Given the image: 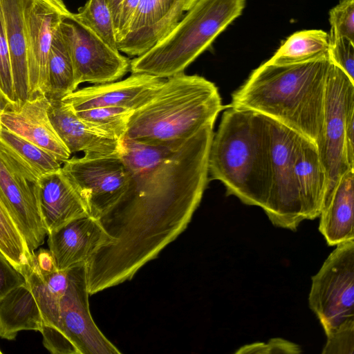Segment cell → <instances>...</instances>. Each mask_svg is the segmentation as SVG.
<instances>
[{
    "mask_svg": "<svg viewBox=\"0 0 354 354\" xmlns=\"http://www.w3.org/2000/svg\"><path fill=\"white\" fill-rule=\"evenodd\" d=\"M213 129L208 124L165 145L120 140L129 187L100 218L111 241L86 263L90 290L100 292L131 280L187 228L208 183Z\"/></svg>",
    "mask_w": 354,
    "mask_h": 354,
    "instance_id": "cell-1",
    "label": "cell"
},
{
    "mask_svg": "<svg viewBox=\"0 0 354 354\" xmlns=\"http://www.w3.org/2000/svg\"><path fill=\"white\" fill-rule=\"evenodd\" d=\"M330 64L328 55L288 64L267 61L233 93L230 106L270 118L317 145Z\"/></svg>",
    "mask_w": 354,
    "mask_h": 354,
    "instance_id": "cell-2",
    "label": "cell"
},
{
    "mask_svg": "<svg viewBox=\"0 0 354 354\" xmlns=\"http://www.w3.org/2000/svg\"><path fill=\"white\" fill-rule=\"evenodd\" d=\"M211 179L227 195L248 205H265L270 185V137L266 118L253 111L228 106L211 142Z\"/></svg>",
    "mask_w": 354,
    "mask_h": 354,
    "instance_id": "cell-3",
    "label": "cell"
},
{
    "mask_svg": "<svg viewBox=\"0 0 354 354\" xmlns=\"http://www.w3.org/2000/svg\"><path fill=\"white\" fill-rule=\"evenodd\" d=\"M223 109L213 82L183 72L166 78L155 95L133 111L124 137L149 145L185 140L214 124Z\"/></svg>",
    "mask_w": 354,
    "mask_h": 354,
    "instance_id": "cell-4",
    "label": "cell"
},
{
    "mask_svg": "<svg viewBox=\"0 0 354 354\" xmlns=\"http://www.w3.org/2000/svg\"><path fill=\"white\" fill-rule=\"evenodd\" d=\"M245 5V0H197L163 39L130 61V72L165 79L183 73Z\"/></svg>",
    "mask_w": 354,
    "mask_h": 354,
    "instance_id": "cell-5",
    "label": "cell"
},
{
    "mask_svg": "<svg viewBox=\"0 0 354 354\" xmlns=\"http://www.w3.org/2000/svg\"><path fill=\"white\" fill-rule=\"evenodd\" d=\"M86 263L68 269V284L61 297L55 330L43 338L53 354H120L97 326L88 302Z\"/></svg>",
    "mask_w": 354,
    "mask_h": 354,
    "instance_id": "cell-6",
    "label": "cell"
},
{
    "mask_svg": "<svg viewBox=\"0 0 354 354\" xmlns=\"http://www.w3.org/2000/svg\"><path fill=\"white\" fill-rule=\"evenodd\" d=\"M308 302L327 337L354 330V239L337 245L312 277Z\"/></svg>",
    "mask_w": 354,
    "mask_h": 354,
    "instance_id": "cell-7",
    "label": "cell"
},
{
    "mask_svg": "<svg viewBox=\"0 0 354 354\" xmlns=\"http://www.w3.org/2000/svg\"><path fill=\"white\" fill-rule=\"evenodd\" d=\"M265 117L270 137V185L262 209L274 226L295 231L304 221L294 172L296 149L301 135Z\"/></svg>",
    "mask_w": 354,
    "mask_h": 354,
    "instance_id": "cell-8",
    "label": "cell"
},
{
    "mask_svg": "<svg viewBox=\"0 0 354 354\" xmlns=\"http://www.w3.org/2000/svg\"><path fill=\"white\" fill-rule=\"evenodd\" d=\"M39 178L0 142V198L32 255L48 234L41 211Z\"/></svg>",
    "mask_w": 354,
    "mask_h": 354,
    "instance_id": "cell-9",
    "label": "cell"
},
{
    "mask_svg": "<svg viewBox=\"0 0 354 354\" xmlns=\"http://www.w3.org/2000/svg\"><path fill=\"white\" fill-rule=\"evenodd\" d=\"M62 169L84 201L89 216L100 219L122 198L129 174L120 153L70 158Z\"/></svg>",
    "mask_w": 354,
    "mask_h": 354,
    "instance_id": "cell-10",
    "label": "cell"
},
{
    "mask_svg": "<svg viewBox=\"0 0 354 354\" xmlns=\"http://www.w3.org/2000/svg\"><path fill=\"white\" fill-rule=\"evenodd\" d=\"M353 101L354 82L330 62L325 87L323 123L317 145L327 178L323 204L348 170L344 155V131L347 109Z\"/></svg>",
    "mask_w": 354,
    "mask_h": 354,
    "instance_id": "cell-11",
    "label": "cell"
},
{
    "mask_svg": "<svg viewBox=\"0 0 354 354\" xmlns=\"http://www.w3.org/2000/svg\"><path fill=\"white\" fill-rule=\"evenodd\" d=\"M70 53L75 84L112 82L130 71V61L106 44L94 32L76 20L72 12L59 25Z\"/></svg>",
    "mask_w": 354,
    "mask_h": 354,
    "instance_id": "cell-12",
    "label": "cell"
},
{
    "mask_svg": "<svg viewBox=\"0 0 354 354\" xmlns=\"http://www.w3.org/2000/svg\"><path fill=\"white\" fill-rule=\"evenodd\" d=\"M71 12L63 0H28L25 9L28 97L48 91V55L60 24Z\"/></svg>",
    "mask_w": 354,
    "mask_h": 354,
    "instance_id": "cell-13",
    "label": "cell"
},
{
    "mask_svg": "<svg viewBox=\"0 0 354 354\" xmlns=\"http://www.w3.org/2000/svg\"><path fill=\"white\" fill-rule=\"evenodd\" d=\"M194 0H140L119 52L130 57L144 54L163 39L196 2Z\"/></svg>",
    "mask_w": 354,
    "mask_h": 354,
    "instance_id": "cell-14",
    "label": "cell"
},
{
    "mask_svg": "<svg viewBox=\"0 0 354 354\" xmlns=\"http://www.w3.org/2000/svg\"><path fill=\"white\" fill-rule=\"evenodd\" d=\"M50 104L49 99L43 94L10 104L0 112V125L63 163L71 154L51 123L48 115Z\"/></svg>",
    "mask_w": 354,
    "mask_h": 354,
    "instance_id": "cell-15",
    "label": "cell"
},
{
    "mask_svg": "<svg viewBox=\"0 0 354 354\" xmlns=\"http://www.w3.org/2000/svg\"><path fill=\"white\" fill-rule=\"evenodd\" d=\"M165 79L145 73H131L122 80L95 84L75 90L61 100L74 111L97 107L136 110L148 102Z\"/></svg>",
    "mask_w": 354,
    "mask_h": 354,
    "instance_id": "cell-16",
    "label": "cell"
},
{
    "mask_svg": "<svg viewBox=\"0 0 354 354\" xmlns=\"http://www.w3.org/2000/svg\"><path fill=\"white\" fill-rule=\"evenodd\" d=\"M47 235L49 251L58 270L86 263L111 241L100 219L91 216L74 219Z\"/></svg>",
    "mask_w": 354,
    "mask_h": 354,
    "instance_id": "cell-17",
    "label": "cell"
},
{
    "mask_svg": "<svg viewBox=\"0 0 354 354\" xmlns=\"http://www.w3.org/2000/svg\"><path fill=\"white\" fill-rule=\"evenodd\" d=\"M39 186L41 211L48 234L74 219L89 216L62 167L41 176Z\"/></svg>",
    "mask_w": 354,
    "mask_h": 354,
    "instance_id": "cell-18",
    "label": "cell"
},
{
    "mask_svg": "<svg viewBox=\"0 0 354 354\" xmlns=\"http://www.w3.org/2000/svg\"><path fill=\"white\" fill-rule=\"evenodd\" d=\"M296 188L304 220L319 216L326 189V173L317 146L301 136L295 153Z\"/></svg>",
    "mask_w": 354,
    "mask_h": 354,
    "instance_id": "cell-19",
    "label": "cell"
},
{
    "mask_svg": "<svg viewBox=\"0 0 354 354\" xmlns=\"http://www.w3.org/2000/svg\"><path fill=\"white\" fill-rule=\"evenodd\" d=\"M48 115L57 135L71 154L102 156L120 153V141L105 137L84 124L62 100H49Z\"/></svg>",
    "mask_w": 354,
    "mask_h": 354,
    "instance_id": "cell-20",
    "label": "cell"
},
{
    "mask_svg": "<svg viewBox=\"0 0 354 354\" xmlns=\"http://www.w3.org/2000/svg\"><path fill=\"white\" fill-rule=\"evenodd\" d=\"M354 170L339 178L330 198L323 204L319 230L330 246L354 239Z\"/></svg>",
    "mask_w": 354,
    "mask_h": 354,
    "instance_id": "cell-21",
    "label": "cell"
},
{
    "mask_svg": "<svg viewBox=\"0 0 354 354\" xmlns=\"http://www.w3.org/2000/svg\"><path fill=\"white\" fill-rule=\"evenodd\" d=\"M28 0H0L10 49L11 70L17 103L28 98L25 9Z\"/></svg>",
    "mask_w": 354,
    "mask_h": 354,
    "instance_id": "cell-22",
    "label": "cell"
},
{
    "mask_svg": "<svg viewBox=\"0 0 354 354\" xmlns=\"http://www.w3.org/2000/svg\"><path fill=\"white\" fill-rule=\"evenodd\" d=\"M42 324L39 305L28 283L0 299V337L13 340L21 330L40 332Z\"/></svg>",
    "mask_w": 354,
    "mask_h": 354,
    "instance_id": "cell-23",
    "label": "cell"
},
{
    "mask_svg": "<svg viewBox=\"0 0 354 354\" xmlns=\"http://www.w3.org/2000/svg\"><path fill=\"white\" fill-rule=\"evenodd\" d=\"M329 34L322 30H305L291 35L268 62L288 64L304 62L328 55Z\"/></svg>",
    "mask_w": 354,
    "mask_h": 354,
    "instance_id": "cell-24",
    "label": "cell"
},
{
    "mask_svg": "<svg viewBox=\"0 0 354 354\" xmlns=\"http://www.w3.org/2000/svg\"><path fill=\"white\" fill-rule=\"evenodd\" d=\"M73 62L58 28L51 44L48 62V91L49 100H61L77 90Z\"/></svg>",
    "mask_w": 354,
    "mask_h": 354,
    "instance_id": "cell-25",
    "label": "cell"
},
{
    "mask_svg": "<svg viewBox=\"0 0 354 354\" xmlns=\"http://www.w3.org/2000/svg\"><path fill=\"white\" fill-rule=\"evenodd\" d=\"M0 142L39 177L62 167V163L50 153L1 125Z\"/></svg>",
    "mask_w": 354,
    "mask_h": 354,
    "instance_id": "cell-26",
    "label": "cell"
},
{
    "mask_svg": "<svg viewBox=\"0 0 354 354\" xmlns=\"http://www.w3.org/2000/svg\"><path fill=\"white\" fill-rule=\"evenodd\" d=\"M133 110L122 107H97L75 111L77 117L95 132L120 141L127 132Z\"/></svg>",
    "mask_w": 354,
    "mask_h": 354,
    "instance_id": "cell-27",
    "label": "cell"
},
{
    "mask_svg": "<svg viewBox=\"0 0 354 354\" xmlns=\"http://www.w3.org/2000/svg\"><path fill=\"white\" fill-rule=\"evenodd\" d=\"M0 250L21 272L32 260L33 255L1 198Z\"/></svg>",
    "mask_w": 354,
    "mask_h": 354,
    "instance_id": "cell-28",
    "label": "cell"
},
{
    "mask_svg": "<svg viewBox=\"0 0 354 354\" xmlns=\"http://www.w3.org/2000/svg\"><path fill=\"white\" fill-rule=\"evenodd\" d=\"M72 16L113 49L118 50L113 16L105 0H88L77 13H72Z\"/></svg>",
    "mask_w": 354,
    "mask_h": 354,
    "instance_id": "cell-29",
    "label": "cell"
},
{
    "mask_svg": "<svg viewBox=\"0 0 354 354\" xmlns=\"http://www.w3.org/2000/svg\"><path fill=\"white\" fill-rule=\"evenodd\" d=\"M330 40L347 38L354 41V0H340L329 12Z\"/></svg>",
    "mask_w": 354,
    "mask_h": 354,
    "instance_id": "cell-30",
    "label": "cell"
},
{
    "mask_svg": "<svg viewBox=\"0 0 354 354\" xmlns=\"http://www.w3.org/2000/svg\"><path fill=\"white\" fill-rule=\"evenodd\" d=\"M0 91L11 104H17L15 96L10 49L0 9Z\"/></svg>",
    "mask_w": 354,
    "mask_h": 354,
    "instance_id": "cell-31",
    "label": "cell"
},
{
    "mask_svg": "<svg viewBox=\"0 0 354 354\" xmlns=\"http://www.w3.org/2000/svg\"><path fill=\"white\" fill-rule=\"evenodd\" d=\"M328 57L354 82V41L347 38L330 40Z\"/></svg>",
    "mask_w": 354,
    "mask_h": 354,
    "instance_id": "cell-32",
    "label": "cell"
},
{
    "mask_svg": "<svg viewBox=\"0 0 354 354\" xmlns=\"http://www.w3.org/2000/svg\"><path fill=\"white\" fill-rule=\"evenodd\" d=\"M26 283L24 274L0 250V299L13 288Z\"/></svg>",
    "mask_w": 354,
    "mask_h": 354,
    "instance_id": "cell-33",
    "label": "cell"
},
{
    "mask_svg": "<svg viewBox=\"0 0 354 354\" xmlns=\"http://www.w3.org/2000/svg\"><path fill=\"white\" fill-rule=\"evenodd\" d=\"M300 352L298 345L283 339L274 338L269 341L268 345L264 343L248 344L241 347L236 353H298Z\"/></svg>",
    "mask_w": 354,
    "mask_h": 354,
    "instance_id": "cell-34",
    "label": "cell"
},
{
    "mask_svg": "<svg viewBox=\"0 0 354 354\" xmlns=\"http://www.w3.org/2000/svg\"><path fill=\"white\" fill-rule=\"evenodd\" d=\"M354 330L341 332L327 337L322 353L353 354Z\"/></svg>",
    "mask_w": 354,
    "mask_h": 354,
    "instance_id": "cell-35",
    "label": "cell"
},
{
    "mask_svg": "<svg viewBox=\"0 0 354 354\" xmlns=\"http://www.w3.org/2000/svg\"><path fill=\"white\" fill-rule=\"evenodd\" d=\"M344 155L348 169L354 170V101L350 103L346 115Z\"/></svg>",
    "mask_w": 354,
    "mask_h": 354,
    "instance_id": "cell-36",
    "label": "cell"
},
{
    "mask_svg": "<svg viewBox=\"0 0 354 354\" xmlns=\"http://www.w3.org/2000/svg\"><path fill=\"white\" fill-rule=\"evenodd\" d=\"M139 1L140 0L122 1L115 25V32L117 42L120 41L125 35Z\"/></svg>",
    "mask_w": 354,
    "mask_h": 354,
    "instance_id": "cell-37",
    "label": "cell"
},
{
    "mask_svg": "<svg viewBox=\"0 0 354 354\" xmlns=\"http://www.w3.org/2000/svg\"><path fill=\"white\" fill-rule=\"evenodd\" d=\"M113 16L114 27L118 15L120 6L122 0H105Z\"/></svg>",
    "mask_w": 354,
    "mask_h": 354,
    "instance_id": "cell-38",
    "label": "cell"
},
{
    "mask_svg": "<svg viewBox=\"0 0 354 354\" xmlns=\"http://www.w3.org/2000/svg\"><path fill=\"white\" fill-rule=\"evenodd\" d=\"M11 104L0 91V112Z\"/></svg>",
    "mask_w": 354,
    "mask_h": 354,
    "instance_id": "cell-39",
    "label": "cell"
},
{
    "mask_svg": "<svg viewBox=\"0 0 354 354\" xmlns=\"http://www.w3.org/2000/svg\"><path fill=\"white\" fill-rule=\"evenodd\" d=\"M2 353L1 351L0 350V354Z\"/></svg>",
    "mask_w": 354,
    "mask_h": 354,
    "instance_id": "cell-40",
    "label": "cell"
},
{
    "mask_svg": "<svg viewBox=\"0 0 354 354\" xmlns=\"http://www.w3.org/2000/svg\"><path fill=\"white\" fill-rule=\"evenodd\" d=\"M194 1H197V0H194Z\"/></svg>",
    "mask_w": 354,
    "mask_h": 354,
    "instance_id": "cell-41",
    "label": "cell"
}]
</instances>
